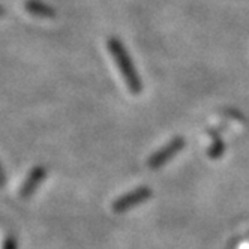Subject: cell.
Segmentation results:
<instances>
[{
	"mask_svg": "<svg viewBox=\"0 0 249 249\" xmlns=\"http://www.w3.org/2000/svg\"><path fill=\"white\" fill-rule=\"evenodd\" d=\"M6 182V174H5V170L2 167V164H0V186H3Z\"/></svg>",
	"mask_w": 249,
	"mask_h": 249,
	"instance_id": "8992f818",
	"label": "cell"
},
{
	"mask_svg": "<svg viewBox=\"0 0 249 249\" xmlns=\"http://www.w3.org/2000/svg\"><path fill=\"white\" fill-rule=\"evenodd\" d=\"M185 147V138L183 137H174L170 143L162 146L158 152H155L147 161L150 170H158L164 167L170 159H173L177 153Z\"/></svg>",
	"mask_w": 249,
	"mask_h": 249,
	"instance_id": "7a4b0ae2",
	"label": "cell"
},
{
	"mask_svg": "<svg viewBox=\"0 0 249 249\" xmlns=\"http://www.w3.org/2000/svg\"><path fill=\"white\" fill-rule=\"evenodd\" d=\"M47 176V168L42 167V165H38L35 167L30 174L27 176V179L24 180V183L21 185V189H20V197L21 198H29L30 195L38 189V186L44 182Z\"/></svg>",
	"mask_w": 249,
	"mask_h": 249,
	"instance_id": "277c9868",
	"label": "cell"
},
{
	"mask_svg": "<svg viewBox=\"0 0 249 249\" xmlns=\"http://www.w3.org/2000/svg\"><path fill=\"white\" fill-rule=\"evenodd\" d=\"M26 11L38 18H54L56 17V9L42 0H27Z\"/></svg>",
	"mask_w": 249,
	"mask_h": 249,
	"instance_id": "5b68a950",
	"label": "cell"
},
{
	"mask_svg": "<svg viewBox=\"0 0 249 249\" xmlns=\"http://www.w3.org/2000/svg\"><path fill=\"white\" fill-rule=\"evenodd\" d=\"M6 14V9H5V6L3 5H0V17H3Z\"/></svg>",
	"mask_w": 249,
	"mask_h": 249,
	"instance_id": "ba28073f",
	"label": "cell"
},
{
	"mask_svg": "<svg viewBox=\"0 0 249 249\" xmlns=\"http://www.w3.org/2000/svg\"><path fill=\"white\" fill-rule=\"evenodd\" d=\"M3 249H17V243H15V240L14 239H9L8 242H6V245H5V248Z\"/></svg>",
	"mask_w": 249,
	"mask_h": 249,
	"instance_id": "52a82bcc",
	"label": "cell"
},
{
	"mask_svg": "<svg viewBox=\"0 0 249 249\" xmlns=\"http://www.w3.org/2000/svg\"><path fill=\"white\" fill-rule=\"evenodd\" d=\"M150 197H152V189L149 186H140L128 194L122 195V197H119L113 204V210L116 213H124L126 210L147 201Z\"/></svg>",
	"mask_w": 249,
	"mask_h": 249,
	"instance_id": "3957f363",
	"label": "cell"
},
{
	"mask_svg": "<svg viewBox=\"0 0 249 249\" xmlns=\"http://www.w3.org/2000/svg\"><path fill=\"white\" fill-rule=\"evenodd\" d=\"M107 47H108V51L111 53V56L120 71V74L129 89V92L132 95H138L141 92V89H143V84H141L140 75L135 69V65L131 60L129 53L126 51L122 41H119L117 38L107 39Z\"/></svg>",
	"mask_w": 249,
	"mask_h": 249,
	"instance_id": "6da1fadb",
	"label": "cell"
}]
</instances>
